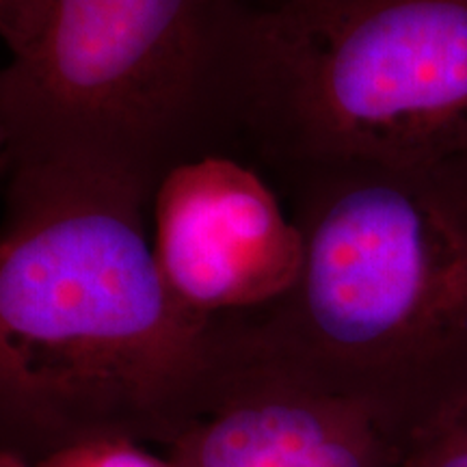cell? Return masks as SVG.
<instances>
[{
    "label": "cell",
    "mask_w": 467,
    "mask_h": 467,
    "mask_svg": "<svg viewBox=\"0 0 467 467\" xmlns=\"http://www.w3.org/2000/svg\"><path fill=\"white\" fill-rule=\"evenodd\" d=\"M225 0H44L0 66L7 169L61 167L154 197L175 167L236 156Z\"/></svg>",
    "instance_id": "obj_4"
},
{
    "label": "cell",
    "mask_w": 467,
    "mask_h": 467,
    "mask_svg": "<svg viewBox=\"0 0 467 467\" xmlns=\"http://www.w3.org/2000/svg\"><path fill=\"white\" fill-rule=\"evenodd\" d=\"M35 467H178L173 459L150 452L132 440H93L50 454Z\"/></svg>",
    "instance_id": "obj_8"
},
{
    "label": "cell",
    "mask_w": 467,
    "mask_h": 467,
    "mask_svg": "<svg viewBox=\"0 0 467 467\" xmlns=\"http://www.w3.org/2000/svg\"><path fill=\"white\" fill-rule=\"evenodd\" d=\"M7 171V154H5V132L0 126V173Z\"/></svg>",
    "instance_id": "obj_11"
},
{
    "label": "cell",
    "mask_w": 467,
    "mask_h": 467,
    "mask_svg": "<svg viewBox=\"0 0 467 467\" xmlns=\"http://www.w3.org/2000/svg\"><path fill=\"white\" fill-rule=\"evenodd\" d=\"M150 234L169 292L203 318L268 307L303 260L301 232L275 184L234 154L169 171L151 197Z\"/></svg>",
    "instance_id": "obj_5"
},
{
    "label": "cell",
    "mask_w": 467,
    "mask_h": 467,
    "mask_svg": "<svg viewBox=\"0 0 467 467\" xmlns=\"http://www.w3.org/2000/svg\"><path fill=\"white\" fill-rule=\"evenodd\" d=\"M167 454L178 467H400V440L370 409L249 359Z\"/></svg>",
    "instance_id": "obj_6"
},
{
    "label": "cell",
    "mask_w": 467,
    "mask_h": 467,
    "mask_svg": "<svg viewBox=\"0 0 467 467\" xmlns=\"http://www.w3.org/2000/svg\"><path fill=\"white\" fill-rule=\"evenodd\" d=\"M0 223V451L37 465L93 440L169 448L223 394L232 318L180 306L151 197L61 167L7 169Z\"/></svg>",
    "instance_id": "obj_1"
},
{
    "label": "cell",
    "mask_w": 467,
    "mask_h": 467,
    "mask_svg": "<svg viewBox=\"0 0 467 467\" xmlns=\"http://www.w3.org/2000/svg\"><path fill=\"white\" fill-rule=\"evenodd\" d=\"M0 467H35V465L26 463L25 459L16 457V454L0 451Z\"/></svg>",
    "instance_id": "obj_10"
},
{
    "label": "cell",
    "mask_w": 467,
    "mask_h": 467,
    "mask_svg": "<svg viewBox=\"0 0 467 467\" xmlns=\"http://www.w3.org/2000/svg\"><path fill=\"white\" fill-rule=\"evenodd\" d=\"M258 3H262V0H258Z\"/></svg>",
    "instance_id": "obj_12"
},
{
    "label": "cell",
    "mask_w": 467,
    "mask_h": 467,
    "mask_svg": "<svg viewBox=\"0 0 467 467\" xmlns=\"http://www.w3.org/2000/svg\"><path fill=\"white\" fill-rule=\"evenodd\" d=\"M236 156L275 180L467 154V0H225Z\"/></svg>",
    "instance_id": "obj_3"
},
{
    "label": "cell",
    "mask_w": 467,
    "mask_h": 467,
    "mask_svg": "<svg viewBox=\"0 0 467 467\" xmlns=\"http://www.w3.org/2000/svg\"><path fill=\"white\" fill-rule=\"evenodd\" d=\"M400 467H467V396L402 437Z\"/></svg>",
    "instance_id": "obj_7"
},
{
    "label": "cell",
    "mask_w": 467,
    "mask_h": 467,
    "mask_svg": "<svg viewBox=\"0 0 467 467\" xmlns=\"http://www.w3.org/2000/svg\"><path fill=\"white\" fill-rule=\"evenodd\" d=\"M271 182L303 260L282 299L234 317L244 355L370 409L399 440L467 396V154Z\"/></svg>",
    "instance_id": "obj_2"
},
{
    "label": "cell",
    "mask_w": 467,
    "mask_h": 467,
    "mask_svg": "<svg viewBox=\"0 0 467 467\" xmlns=\"http://www.w3.org/2000/svg\"><path fill=\"white\" fill-rule=\"evenodd\" d=\"M44 0H0V39L11 52L33 37L42 17Z\"/></svg>",
    "instance_id": "obj_9"
}]
</instances>
